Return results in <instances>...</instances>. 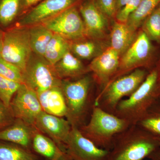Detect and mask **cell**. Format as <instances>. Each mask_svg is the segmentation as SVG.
<instances>
[{"instance_id":"d590c367","label":"cell","mask_w":160,"mask_h":160,"mask_svg":"<svg viewBox=\"0 0 160 160\" xmlns=\"http://www.w3.org/2000/svg\"><path fill=\"white\" fill-rule=\"evenodd\" d=\"M39 1L40 0H24V4L26 7H29L34 5Z\"/></svg>"},{"instance_id":"8992f818","label":"cell","mask_w":160,"mask_h":160,"mask_svg":"<svg viewBox=\"0 0 160 160\" xmlns=\"http://www.w3.org/2000/svg\"><path fill=\"white\" fill-rule=\"evenodd\" d=\"M24 83L37 93L56 86H61L62 80L53 66L43 57L32 52L23 73Z\"/></svg>"},{"instance_id":"7c38bea8","label":"cell","mask_w":160,"mask_h":160,"mask_svg":"<svg viewBox=\"0 0 160 160\" xmlns=\"http://www.w3.org/2000/svg\"><path fill=\"white\" fill-rule=\"evenodd\" d=\"M150 40L144 31L141 32L122 55L118 71L121 73L126 72L145 62L152 51Z\"/></svg>"},{"instance_id":"8d00e7d4","label":"cell","mask_w":160,"mask_h":160,"mask_svg":"<svg viewBox=\"0 0 160 160\" xmlns=\"http://www.w3.org/2000/svg\"><path fill=\"white\" fill-rule=\"evenodd\" d=\"M4 32L0 31V54L2 51V47L3 37H4Z\"/></svg>"},{"instance_id":"f1b7e54d","label":"cell","mask_w":160,"mask_h":160,"mask_svg":"<svg viewBox=\"0 0 160 160\" xmlns=\"http://www.w3.org/2000/svg\"><path fill=\"white\" fill-rule=\"evenodd\" d=\"M0 75L21 84L24 83L22 72L16 66L3 59L1 54Z\"/></svg>"},{"instance_id":"9c48e42d","label":"cell","mask_w":160,"mask_h":160,"mask_svg":"<svg viewBox=\"0 0 160 160\" xmlns=\"http://www.w3.org/2000/svg\"><path fill=\"white\" fill-rule=\"evenodd\" d=\"M9 107L15 119L32 126L43 111L37 93L25 84H21L12 98Z\"/></svg>"},{"instance_id":"5bb4252c","label":"cell","mask_w":160,"mask_h":160,"mask_svg":"<svg viewBox=\"0 0 160 160\" xmlns=\"http://www.w3.org/2000/svg\"><path fill=\"white\" fill-rule=\"evenodd\" d=\"M76 0H44L20 21L22 26L44 22L71 7Z\"/></svg>"},{"instance_id":"836d02e7","label":"cell","mask_w":160,"mask_h":160,"mask_svg":"<svg viewBox=\"0 0 160 160\" xmlns=\"http://www.w3.org/2000/svg\"><path fill=\"white\" fill-rule=\"evenodd\" d=\"M117 12L122 9L129 0H115Z\"/></svg>"},{"instance_id":"ba28073f","label":"cell","mask_w":160,"mask_h":160,"mask_svg":"<svg viewBox=\"0 0 160 160\" xmlns=\"http://www.w3.org/2000/svg\"><path fill=\"white\" fill-rule=\"evenodd\" d=\"M43 24L53 33L67 41L80 39L86 35L83 20L75 7H69Z\"/></svg>"},{"instance_id":"603a6c76","label":"cell","mask_w":160,"mask_h":160,"mask_svg":"<svg viewBox=\"0 0 160 160\" xmlns=\"http://www.w3.org/2000/svg\"><path fill=\"white\" fill-rule=\"evenodd\" d=\"M69 50L70 44L68 41L54 33L47 46L44 57L53 66Z\"/></svg>"},{"instance_id":"7402d4cb","label":"cell","mask_w":160,"mask_h":160,"mask_svg":"<svg viewBox=\"0 0 160 160\" xmlns=\"http://www.w3.org/2000/svg\"><path fill=\"white\" fill-rule=\"evenodd\" d=\"M32 52L44 57L46 48L54 33L42 25H36L29 29Z\"/></svg>"},{"instance_id":"e575fe53","label":"cell","mask_w":160,"mask_h":160,"mask_svg":"<svg viewBox=\"0 0 160 160\" xmlns=\"http://www.w3.org/2000/svg\"><path fill=\"white\" fill-rule=\"evenodd\" d=\"M149 157L151 158L152 160H160V151L156 150L149 156Z\"/></svg>"},{"instance_id":"e0dca14e","label":"cell","mask_w":160,"mask_h":160,"mask_svg":"<svg viewBox=\"0 0 160 160\" xmlns=\"http://www.w3.org/2000/svg\"><path fill=\"white\" fill-rule=\"evenodd\" d=\"M43 111L60 117H66L67 106L61 86L37 93Z\"/></svg>"},{"instance_id":"30bf717a","label":"cell","mask_w":160,"mask_h":160,"mask_svg":"<svg viewBox=\"0 0 160 160\" xmlns=\"http://www.w3.org/2000/svg\"><path fill=\"white\" fill-rule=\"evenodd\" d=\"M65 147L72 160H106L109 151L99 148L85 137L78 128L72 126Z\"/></svg>"},{"instance_id":"2e32d148","label":"cell","mask_w":160,"mask_h":160,"mask_svg":"<svg viewBox=\"0 0 160 160\" xmlns=\"http://www.w3.org/2000/svg\"><path fill=\"white\" fill-rule=\"evenodd\" d=\"M37 130L34 126L16 118L10 126L0 131V141L32 149V140Z\"/></svg>"},{"instance_id":"83f0119b","label":"cell","mask_w":160,"mask_h":160,"mask_svg":"<svg viewBox=\"0 0 160 160\" xmlns=\"http://www.w3.org/2000/svg\"><path fill=\"white\" fill-rule=\"evenodd\" d=\"M21 84L0 75V100L7 107H9L11 100Z\"/></svg>"},{"instance_id":"ac0fdd59","label":"cell","mask_w":160,"mask_h":160,"mask_svg":"<svg viewBox=\"0 0 160 160\" xmlns=\"http://www.w3.org/2000/svg\"><path fill=\"white\" fill-rule=\"evenodd\" d=\"M32 149L46 160H72L53 140L38 130L32 140Z\"/></svg>"},{"instance_id":"1f68e13d","label":"cell","mask_w":160,"mask_h":160,"mask_svg":"<svg viewBox=\"0 0 160 160\" xmlns=\"http://www.w3.org/2000/svg\"><path fill=\"white\" fill-rule=\"evenodd\" d=\"M15 119L10 107H7L0 100V131L10 126Z\"/></svg>"},{"instance_id":"cb8c5ba5","label":"cell","mask_w":160,"mask_h":160,"mask_svg":"<svg viewBox=\"0 0 160 160\" xmlns=\"http://www.w3.org/2000/svg\"><path fill=\"white\" fill-rule=\"evenodd\" d=\"M159 3L160 0H142L137 9L129 16L126 24L136 32Z\"/></svg>"},{"instance_id":"4fadbf2b","label":"cell","mask_w":160,"mask_h":160,"mask_svg":"<svg viewBox=\"0 0 160 160\" xmlns=\"http://www.w3.org/2000/svg\"><path fill=\"white\" fill-rule=\"evenodd\" d=\"M120 55L111 47L93 58L89 66L100 84L106 87L116 74L120 66Z\"/></svg>"},{"instance_id":"4316f807","label":"cell","mask_w":160,"mask_h":160,"mask_svg":"<svg viewBox=\"0 0 160 160\" xmlns=\"http://www.w3.org/2000/svg\"><path fill=\"white\" fill-rule=\"evenodd\" d=\"M143 31L149 39L160 42V13L156 9L144 21Z\"/></svg>"},{"instance_id":"4dcf8cb0","label":"cell","mask_w":160,"mask_h":160,"mask_svg":"<svg viewBox=\"0 0 160 160\" xmlns=\"http://www.w3.org/2000/svg\"><path fill=\"white\" fill-rule=\"evenodd\" d=\"M137 125L146 130L160 135V117H144Z\"/></svg>"},{"instance_id":"ffe728a7","label":"cell","mask_w":160,"mask_h":160,"mask_svg":"<svg viewBox=\"0 0 160 160\" xmlns=\"http://www.w3.org/2000/svg\"><path fill=\"white\" fill-rule=\"evenodd\" d=\"M56 72L60 79L79 77L88 70L82 62L72 53L70 50L53 66Z\"/></svg>"},{"instance_id":"5b68a950","label":"cell","mask_w":160,"mask_h":160,"mask_svg":"<svg viewBox=\"0 0 160 160\" xmlns=\"http://www.w3.org/2000/svg\"><path fill=\"white\" fill-rule=\"evenodd\" d=\"M158 79V72H152L128 98L120 101L113 114L126 120L130 126L137 125L145 117L144 112Z\"/></svg>"},{"instance_id":"7a4b0ae2","label":"cell","mask_w":160,"mask_h":160,"mask_svg":"<svg viewBox=\"0 0 160 160\" xmlns=\"http://www.w3.org/2000/svg\"><path fill=\"white\" fill-rule=\"evenodd\" d=\"M129 126L126 120L93 106L89 122L79 129L96 146L109 151L115 136Z\"/></svg>"},{"instance_id":"44dd1931","label":"cell","mask_w":160,"mask_h":160,"mask_svg":"<svg viewBox=\"0 0 160 160\" xmlns=\"http://www.w3.org/2000/svg\"><path fill=\"white\" fill-rule=\"evenodd\" d=\"M0 160H46L32 149L0 141Z\"/></svg>"},{"instance_id":"3957f363","label":"cell","mask_w":160,"mask_h":160,"mask_svg":"<svg viewBox=\"0 0 160 160\" xmlns=\"http://www.w3.org/2000/svg\"><path fill=\"white\" fill-rule=\"evenodd\" d=\"M92 80L88 76L76 81L62 80L61 87L67 106L66 117L72 127L82 126L89 104V91Z\"/></svg>"},{"instance_id":"d4e9b609","label":"cell","mask_w":160,"mask_h":160,"mask_svg":"<svg viewBox=\"0 0 160 160\" xmlns=\"http://www.w3.org/2000/svg\"><path fill=\"white\" fill-rule=\"evenodd\" d=\"M21 0H0V25L8 27L14 22L19 12Z\"/></svg>"},{"instance_id":"6da1fadb","label":"cell","mask_w":160,"mask_h":160,"mask_svg":"<svg viewBox=\"0 0 160 160\" xmlns=\"http://www.w3.org/2000/svg\"><path fill=\"white\" fill-rule=\"evenodd\" d=\"M158 146V142L144 134L141 126L132 125L115 136L106 160H143Z\"/></svg>"},{"instance_id":"f546056e","label":"cell","mask_w":160,"mask_h":160,"mask_svg":"<svg viewBox=\"0 0 160 160\" xmlns=\"http://www.w3.org/2000/svg\"><path fill=\"white\" fill-rule=\"evenodd\" d=\"M142 0H129L122 9L116 13L118 22L126 23L129 16L136 10Z\"/></svg>"},{"instance_id":"d6a6232c","label":"cell","mask_w":160,"mask_h":160,"mask_svg":"<svg viewBox=\"0 0 160 160\" xmlns=\"http://www.w3.org/2000/svg\"><path fill=\"white\" fill-rule=\"evenodd\" d=\"M97 6L101 11L109 17H112L116 13L115 0H98Z\"/></svg>"},{"instance_id":"9a60e30c","label":"cell","mask_w":160,"mask_h":160,"mask_svg":"<svg viewBox=\"0 0 160 160\" xmlns=\"http://www.w3.org/2000/svg\"><path fill=\"white\" fill-rule=\"evenodd\" d=\"M80 12L83 18L86 35L99 39L103 38L106 33L108 22L105 15L93 2L89 1L82 4Z\"/></svg>"},{"instance_id":"74e56055","label":"cell","mask_w":160,"mask_h":160,"mask_svg":"<svg viewBox=\"0 0 160 160\" xmlns=\"http://www.w3.org/2000/svg\"><path fill=\"white\" fill-rule=\"evenodd\" d=\"M159 11L160 13V7L159 8H158Z\"/></svg>"},{"instance_id":"8fae6325","label":"cell","mask_w":160,"mask_h":160,"mask_svg":"<svg viewBox=\"0 0 160 160\" xmlns=\"http://www.w3.org/2000/svg\"><path fill=\"white\" fill-rule=\"evenodd\" d=\"M34 126L66 152L65 144L72 128L68 120L42 111L37 118Z\"/></svg>"},{"instance_id":"277c9868","label":"cell","mask_w":160,"mask_h":160,"mask_svg":"<svg viewBox=\"0 0 160 160\" xmlns=\"http://www.w3.org/2000/svg\"><path fill=\"white\" fill-rule=\"evenodd\" d=\"M146 72L140 69L113 80L103 89L94 100V106L112 113L125 97L131 95L145 80Z\"/></svg>"},{"instance_id":"52a82bcc","label":"cell","mask_w":160,"mask_h":160,"mask_svg":"<svg viewBox=\"0 0 160 160\" xmlns=\"http://www.w3.org/2000/svg\"><path fill=\"white\" fill-rule=\"evenodd\" d=\"M32 53L29 29L14 28L4 32L1 56L23 73Z\"/></svg>"},{"instance_id":"484cf974","label":"cell","mask_w":160,"mask_h":160,"mask_svg":"<svg viewBox=\"0 0 160 160\" xmlns=\"http://www.w3.org/2000/svg\"><path fill=\"white\" fill-rule=\"evenodd\" d=\"M70 51L78 58L84 59L94 58L102 52L100 46L92 41L73 43L70 45Z\"/></svg>"},{"instance_id":"d6986e66","label":"cell","mask_w":160,"mask_h":160,"mask_svg":"<svg viewBox=\"0 0 160 160\" xmlns=\"http://www.w3.org/2000/svg\"><path fill=\"white\" fill-rule=\"evenodd\" d=\"M135 32L126 23L116 22L112 26L110 35V47L120 55H123L135 39Z\"/></svg>"}]
</instances>
